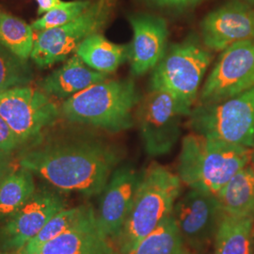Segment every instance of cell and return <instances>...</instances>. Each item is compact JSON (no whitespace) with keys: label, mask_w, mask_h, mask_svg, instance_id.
Segmentation results:
<instances>
[{"label":"cell","mask_w":254,"mask_h":254,"mask_svg":"<svg viewBox=\"0 0 254 254\" xmlns=\"http://www.w3.org/2000/svg\"><path fill=\"white\" fill-rule=\"evenodd\" d=\"M47 130L19 150V166L58 190L101 194L122 160L118 147L89 134Z\"/></svg>","instance_id":"6da1fadb"},{"label":"cell","mask_w":254,"mask_h":254,"mask_svg":"<svg viewBox=\"0 0 254 254\" xmlns=\"http://www.w3.org/2000/svg\"><path fill=\"white\" fill-rule=\"evenodd\" d=\"M254 149L193 133L182 141L178 176L191 190L217 195L232 177L251 163Z\"/></svg>","instance_id":"7a4b0ae2"},{"label":"cell","mask_w":254,"mask_h":254,"mask_svg":"<svg viewBox=\"0 0 254 254\" xmlns=\"http://www.w3.org/2000/svg\"><path fill=\"white\" fill-rule=\"evenodd\" d=\"M139 102L134 81L107 79L66 99L61 113L70 123L119 133L134 126V109Z\"/></svg>","instance_id":"3957f363"},{"label":"cell","mask_w":254,"mask_h":254,"mask_svg":"<svg viewBox=\"0 0 254 254\" xmlns=\"http://www.w3.org/2000/svg\"><path fill=\"white\" fill-rule=\"evenodd\" d=\"M178 176L159 164L143 173L127 221L114 244L117 254H127L142 238L171 217L181 193Z\"/></svg>","instance_id":"277c9868"},{"label":"cell","mask_w":254,"mask_h":254,"mask_svg":"<svg viewBox=\"0 0 254 254\" xmlns=\"http://www.w3.org/2000/svg\"><path fill=\"white\" fill-rule=\"evenodd\" d=\"M212 55L197 37L171 46L153 70L151 88L169 91L191 110L200 83L211 64Z\"/></svg>","instance_id":"5b68a950"},{"label":"cell","mask_w":254,"mask_h":254,"mask_svg":"<svg viewBox=\"0 0 254 254\" xmlns=\"http://www.w3.org/2000/svg\"><path fill=\"white\" fill-rule=\"evenodd\" d=\"M194 133L254 149V85L233 98L191 111Z\"/></svg>","instance_id":"8992f818"},{"label":"cell","mask_w":254,"mask_h":254,"mask_svg":"<svg viewBox=\"0 0 254 254\" xmlns=\"http://www.w3.org/2000/svg\"><path fill=\"white\" fill-rule=\"evenodd\" d=\"M114 0H95L78 17L61 27L39 31L34 39L30 59L40 68H48L64 62L82 42L100 33L109 23Z\"/></svg>","instance_id":"52a82bcc"},{"label":"cell","mask_w":254,"mask_h":254,"mask_svg":"<svg viewBox=\"0 0 254 254\" xmlns=\"http://www.w3.org/2000/svg\"><path fill=\"white\" fill-rule=\"evenodd\" d=\"M190 113L169 91L151 88L137 111L146 153L152 157L169 154L180 137L182 118Z\"/></svg>","instance_id":"ba28073f"},{"label":"cell","mask_w":254,"mask_h":254,"mask_svg":"<svg viewBox=\"0 0 254 254\" xmlns=\"http://www.w3.org/2000/svg\"><path fill=\"white\" fill-rule=\"evenodd\" d=\"M60 115L58 106L41 90L25 86L0 92V116L15 133L22 148L55 125Z\"/></svg>","instance_id":"9c48e42d"},{"label":"cell","mask_w":254,"mask_h":254,"mask_svg":"<svg viewBox=\"0 0 254 254\" xmlns=\"http://www.w3.org/2000/svg\"><path fill=\"white\" fill-rule=\"evenodd\" d=\"M254 85V40L229 46L218 58L200 93V105L233 98Z\"/></svg>","instance_id":"30bf717a"},{"label":"cell","mask_w":254,"mask_h":254,"mask_svg":"<svg viewBox=\"0 0 254 254\" xmlns=\"http://www.w3.org/2000/svg\"><path fill=\"white\" fill-rule=\"evenodd\" d=\"M65 208L60 190L46 186L37 188L27 203L0 224V252L18 253L50 218Z\"/></svg>","instance_id":"8fae6325"},{"label":"cell","mask_w":254,"mask_h":254,"mask_svg":"<svg viewBox=\"0 0 254 254\" xmlns=\"http://www.w3.org/2000/svg\"><path fill=\"white\" fill-rule=\"evenodd\" d=\"M172 216L185 244L200 253L215 240L222 211L217 195L190 190L176 200Z\"/></svg>","instance_id":"7c38bea8"},{"label":"cell","mask_w":254,"mask_h":254,"mask_svg":"<svg viewBox=\"0 0 254 254\" xmlns=\"http://www.w3.org/2000/svg\"><path fill=\"white\" fill-rule=\"evenodd\" d=\"M140 178L141 173L135 168L129 165L118 167L101 193L96 218L103 235L113 247L127 221Z\"/></svg>","instance_id":"4fadbf2b"},{"label":"cell","mask_w":254,"mask_h":254,"mask_svg":"<svg viewBox=\"0 0 254 254\" xmlns=\"http://www.w3.org/2000/svg\"><path fill=\"white\" fill-rule=\"evenodd\" d=\"M200 34L202 44L213 51L254 40V9L238 0L228 2L203 18Z\"/></svg>","instance_id":"5bb4252c"},{"label":"cell","mask_w":254,"mask_h":254,"mask_svg":"<svg viewBox=\"0 0 254 254\" xmlns=\"http://www.w3.org/2000/svg\"><path fill=\"white\" fill-rule=\"evenodd\" d=\"M133 39L129 45L131 73L142 75L154 70L167 51L168 26L162 17L153 14H135L129 17Z\"/></svg>","instance_id":"9a60e30c"},{"label":"cell","mask_w":254,"mask_h":254,"mask_svg":"<svg viewBox=\"0 0 254 254\" xmlns=\"http://www.w3.org/2000/svg\"><path fill=\"white\" fill-rule=\"evenodd\" d=\"M34 254H117L114 247L103 235L96 212L88 214L63 235L41 246Z\"/></svg>","instance_id":"2e32d148"},{"label":"cell","mask_w":254,"mask_h":254,"mask_svg":"<svg viewBox=\"0 0 254 254\" xmlns=\"http://www.w3.org/2000/svg\"><path fill=\"white\" fill-rule=\"evenodd\" d=\"M109 73L89 67L76 54L38 83L39 89L50 97L68 99L93 84L107 80Z\"/></svg>","instance_id":"e0dca14e"},{"label":"cell","mask_w":254,"mask_h":254,"mask_svg":"<svg viewBox=\"0 0 254 254\" xmlns=\"http://www.w3.org/2000/svg\"><path fill=\"white\" fill-rule=\"evenodd\" d=\"M223 214L254 218V168L248 164L217 194Z\"/></svg>","instance_id":"ac0fdd59"},{"label":"cell","mask_w":254,"mask_h":254,"mask_svg":"<svg viewBox=\"0 0 254 254\" xmlns=\"http://www.w3.org/2000/svg\"><path fill=\"white\" fill-rule=\"evenodd\" d=\"M74 54L91 69L111 73L128 60L129 45L114 44L100 33H95L86 38Z\"/></svg>","instance_id":"d6986e66"},{"label":"cell","mask_w":254,"mask_h":254,"mask_svg":"<svg viewBox=\"0 0 254 254\" xmlns=\"http://www.w3.org/2000/svg\"><path fill=\"white\" fill-rule=\"evenodd\" d=\"M214 242L215 254H254V218L222 213Z\"/></svg>","instance_id":"ffe728a7"},{"label":"cell","mask_w":254,"mask_h":254,"mask_svg":"<svg viewBox=\"0 0 254 254\" xmlns=\"http://www.w3.org/2000/svg\"><path fill=\"white\" fill-rule=\"evenodd\" d=\"M36 189L34 174L19 164L7 174L0 181V224L22 208Z\"/></svg>","instance_id":"44dd1931"},{"label":"cell","mask_w":254,"mask_h":254,"mask_svg":"<svg viewBox=\"0 0 254 254\" xmlns=\"http://www.w3.org/2000/svg\"><path fill=\"white\" fill-rule=\"evenodd\" d=\"M35 35L31 25L0 8V46L24 61H28Z\"/></svg>","instance_id":"7402d4cb"},{"label":"cell","mask_w":254,"mask_h":254,"mask_svg":"<svg viewBox=\"0 0 254 254\" xmlns=\"http://www.w3.org/2000/svg\"><path fill=\"white\" fill-rule=\"evenodd\" d=\"M185 246L179 229L171 216L127 254H184L188 251Z\"/></svg>","instance_id":"603a6c76"},{"label":"cell","mask_w":254,"mask_h":254,"mask_svg":"<svg viewBox=\"0 0 254 254\" xmlns=\"http://www.w3.org/2000/svg\"><path fill=\"white\" fill-rule=\"evenodd\" d=\"M92 206L82 204L72 208H66L50 218L43 229L27 245L18 252L19 254H34L41 246L55 239L74 226L84 218Z\"/></svg>","instance_id":"cb8c5ba5"},{"label":"cell","mask_w":254,"mask_h":254,"mask_svg":"<svg viewBox=\"0 0 254 254\" xmlns=\"http://www.w3.org/2000/svg\"><path fill=\"white\" fill-rule=\"evenodd\" d=\"M34 77L27 61L0 46V92L28 86Z\"/></svg>","instance_id":"d4e9b609"},{"label":"cell","mask_w":254,"mask_h":254,"mask_svg":"<svg viewBox=\"0 0 254 254\" xmlns=\"http://www.w3.org/2000/svg\"><path fill=\"white\" fill-rule=\"evenodd\" d=\"M91 0L64 1V3L35 20L31 27L37 32L61 27L78 17L91 5Z\"/></svg>","instance_id":"484cf974"},{"label":"cell","mask_w":254,"mask_h":254,"mask_svg":"<svg viewBox=\"0 0 254 254\" xmlns=\"http://www.w3.org/2000/svg\"><path fill=\"white\" fill-rule=\"evenodd\" d=\"M22 145L18 137L12 131L7 122L0 116V152L14 154L19 151Z\"/></svg>","instance_id":"4316f807"},{"label":"cell","mask_w":254,"mask_h":254,"mask_svg":"<svg viewBox=\"0 0 254 254\" xmlns=\"http://www.w3.org/2000/svg\"><path fill=\"white\" fill-rule=\"evenodd\" d=\"M153 5L169 9H186L200 3L202 0H148Z\"/></svg>","instance_id":"83f0119b"},{"label":"cell","mask_w":254,"mask_h":254,"mask_svg":"<svg viewBox=\"0 0 254 254\" xmlns=\"http://www.w3.org/2000/svg\"><path fill=\"white\" fill-rule=\"evenodd\" d=\"M18 166L14 154L0 152V181Z\"/></svg>","instance_id":"f1b7e54d"},{"label":"cell","mask_w":254,"mask_h":254,"mask_svg":"<svg viewBox=\"0 0 254 254\" xmlns=\"http://www.w3.org/2000/svg\"><path fill=\"white\" fill-rule=\"evenodd\" d=\"M38 4V15H44L46 12L61 6L64 1L63 0H36Z\"/></svg>","instance_id":"f546056e"},{"label":"cell","mask_w":254,"mask_h":254,"mask_svg":"<svg viewBox=\"0 0 254 254\" xmlns=\"http://www.w3.org/2000/svg\"><path fill=\"white\" fill-rule=\"evenodd\" d=\"M251 164L253 165V167L254 168V152L253 153V155H252V159H251Z\"/></svg>","instance_id":"4dcf8cb0"},{"label":"cell","mask_w":254,"mask_h":254,"mask_svg":"<svg viewBox=\"0 0 254 254\" xmlns=\"http://www.w3.org/2000/svg\"><path fill=\"white\" fill-rule=\"evenodd\" d=\"M0 254H17L16 253H3V252H0Z\"/></svg>","instance_id":"1f68e13d"},{"label":"cell","mask_w":254,"mask_h":254,"mask_svg":"<svg viewBox=\"0 0 254 254\" xmlns=\"http://www.w3.org/2000/svg\"><path fill=\"white\" fill-rule=\"evenodd\" d=\"M184 254H200L199 253H195V254H192V253H190V252H189V251H187L186 253Z\"/></svg>","instance_id":"d6a6232c"},{"label":"cell","mask_w":254,"mask_h":254,"mask_svg":"<svg viewBox=\"0 0 254 254\" xmlns=\"http://www.w3.org/2000/svg\"><path fill=\"white\" fill-rule=\"evenodd\" d=\"M16 254H19L18 253H16Z\"/></svg>","instance_id":"836d02e7"},{"label":"cell","mask_w":254,"mask_h":254,"mask_svg":"<svg viewBox=\"0 0 254 254\" xmlns=\"http://www.w3.org/2000/svg\"><path fill=\"white\" fill-rule=\"evenodd\" d=\"M253 1H254V0H253Z\"/></svg>","instance_id":"e575fe53"}]
</instances>
